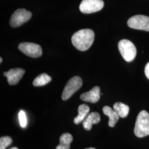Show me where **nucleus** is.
<instances>
[{"mask_svg":"<svg viewBox=\"0 0 149 149\" xmlns=\"http://www.w3.org/2000/svg\"><path fill=\"white\" fill-rule=\"evenodd\" d=\"M95 39L94 32L90 29H81L74 33L71 38L73 45L80 51H86L90 48Z\"/></svg>","mask_w":149,"mask_h":149,"instance_id":"nucleus-1","label":"nucleus"},{"mask_svg":"<svg viewBox=\"0 0 149 149\" xmlns=\"http://www.w3.org/2000/svg\"><path fill=\"white\" fill-rule=\"evenodd\" d=\"M134 132L138 138H143L149 135V114L142 111L138 114L135 124Z\"/></svg>","mask_w":149,"mask_h":149,"instance_id":"nucleus-2","label":"nucleus"},{"mask_svg":"<svg viewBox=\"0 0 149 149\" xmlns=\"http://www.w3.org/2000/svg\"><path fill=\"white\" fill-rule=\"evenodd\" d=\"M119 52L124 59L128 61H132L136 55V48L131 41L122 39L118 43Z\"/></svg>","mask_w":149,"mask_h":149,"instance_id":"nucleus-3","label":"nucleus"},{"mask_svg":"<svg viewBox=\"0 0 149 149\" xmlns=\"http://www.w3.org/2000/svg\"><path fill=\"white\" fill-rule=\"evenodd\" d=\"M82 85V80L79 76H74L68 82L64 88L62 99L63 101H66L72 96L74 93L79 90Z\"/></svg>","mask_w":149,"mask_h":149,"instance_id":"nucleus-4","label":"nucleus"},{"mask_svg":"<svg viewBox=\"0 0 149 149\" xmlns=\"http://www.w3.org/2000/svg\"><path fill=\"white\" fill-rule=\"evenodd\" d=\"M32 16V13L26 9H18L11 16L10 21V26L13 28L19 27L28 21Z\"/></svg>","mask_w":149,"mask_h":149,"instance_id":"nucleus-5","label":"nucleus"},{"mask_svg":"<svg viewBox=\"0 0 149 149\" xmlns=\"http://www.w3.org/2000/svg\"><path fill=\"white\" fill-rule=\"evenodd\" d=\"M130 28L149 32V17L144 15H135L130 18L127 22Z\"/></svg>","mask_w":149,"mask_h":149,"instance_id":"nucleus-6","label":"nucleus"},{"mask_svg":"<svg viewBox=\"0 0 149 149\" xmlns=\"http://www.w3.org/2000/svg\"><path fill=\"white\" fill-rule=\"evenodd\" d=\"M103 6L104 2L102 0H83L79 8L82 13L90 14L101 10Z\"/></svg>","mask_w":149,"mask_h":149,"instance_id":"nucleus-7","label":"nucleus"},{"mask_svg":"<svg viewBox=\"0 0 149 149\" xmlns=\"http://www.w3.org/2000/svg\"><path fill=\"white\" fill-rule=\"evenodd\" d=\"M18 48L22 53L34 58H39L42 55V49L37 44L24 42L19 44Z\"/></svg>","mask_w":149,"mask_h":149,"instance_id":"nucleus-8","label":"nucleus"},{"mask_svg":"<svg viewBox=\"0 0 149 149\" xmlns=\"http://www.w3.org/2000/svg\"><path fill=\"white\" fill-rule=\"evenodd\" d=\"M24 73L25 70L22 68H14L5 72L3 76L7 77L9 85H16L21 80Z\"/></svg>","mask_w":149,"mask_h":149,"instance_id":"nucleus-9","label":"nucleus"},{"mask_svg":"<svg viewBox=\"0 0 149 149\" xmlns=\"http://www.w3.org/2000/svg\"><path fill=\"white\" fill-rule=\"evenodd\" d=\"M100 88L98 86H95L90 91L81 94L80 98L82 101L95 103L100 99Z\"/></svg>","mask_w":149,"mask_h":149,"instance_id":"nucleus-10","label":"nucleus"},{"mask_svg":"<svg viewBox=\"0 0 149 149\" xmlns=\"http://www.w3.org/2000/svg\"><path fill=\"white\" fill-rule=\"evenodd\" d=\"M101 120V116L97 112H92L83 120L82 124L84 128L87 131L91 130L92 125L98 124Z\"/></svg>","mask_w":149,"mask_h":149,"instance_id":"nucleus-11","label":"nucleus"},{"mask_svg":"<svg viewBox=\"0 0 149 149\" xmlns=\"http://www.w3.org/2000/svg\"><path fill=\"white\" fill-rule=\"evenodd\" d=\"M103 112L109 118L108 125L110 127H114L120 117L118 114L114 109H113L112 108L109 106L104 107L103 108Z\"/></svg>","mask_w":149,"mask_h":149,"instance_id":"nucleus-12","label":"nucleus"},{"mask_svg":"<svg viewBox=\"0 0 149 149\" xmlns=\"http://www.w3.org/2000/svg\"><path fill=\"white\" fill-rule=\"evenodd\" d=\"M90 112V107L85 104H81L78 108L79 114L74 118V122L75 124H79L85 119Z\"/></svg>","mask_w":149,"mask_h":149,"instance_id":"nucleus-13","label":"nucleus"},{"mask_svg":"<svg viewBox=\"0 0 149 149\" xmlns=\"http://www.w3.org/2000/svg\"><path fill=\"white\" fill-rule=\"evenodd\" d=\"M73 140L72 136L69 133H64L60 137V144L56 149H70V144Z\"/></svg>","mask_w":149,"mask_h":149,"instance_id":"nucleus-14","label":"nucleus"},{"mask_svg":"<svg viewBox=\"0 0 149 149\" xmlns=\"http://www.w3.org/2000/svg\"><path fill=\"white\" fill-rule=\"evenodd\" d=\"M113 109L116 111L120 117H127L129 112V107L127 105L121 103L116 102L113 105Z\"/></svg>","mask_w":149,"mask_h":149,"instance_id":"nucleus-15","label":"nucleus"},{"mask_svg":"<svg viewBox=\"0 0 149 149\" xmlns=\"http://www.w3.org/2000/svg\"><path fill=\"white\" fill-rule=\"evenodd\" d=\"M52 81V77L47 74H42L38 76L33 82V85L35 87L45 85Z\"/></svg>","mask_w":149,"mask_h":149,"instance_id":"nucleus-16","label":"nucleus"},{"mask_svg":"<svg viewBox=\"0 0 149 149\" xmlns=\"http://www.w3.org/2000/svg\"><path fill=\"white\" fill-rule=\"evenodd\" d=\"M12 143V139L10 136H2L0 138V149H6Z\"/></svg>","mask_w":149,"mask_h":149,"instance_id":"nucleus-17","label":"nucleus"},{"mask_svg":"<svg viewBox=\"0 0 149 149\" xmlns=\"http://www.w3.org/2000/svg\"><path fill=\"white\" fill-rule=\"evenodd\" d=\"M19 124L22 128H25L27 125V117L25 112L23 111H21L19 114Z\"/></svg>","mask_w":149,"mask_h":149,"instance_id":"nucleus-18","label":"nucleus"},{"mask_svg":"<svg viewBox=\"0 0 149 149\" xmlns=\"http://www.w3.org/2000/svg\"><path fill=\"white\" fill-rule=\"evenodd\" d=\"M145 74L149 80V62L146 65L145 68Z\"/></svg>","mask_w":149,"mask_h":149,"instance_id":"nucleus-19","label":"nucleus"},{"mask_svg":"<svg viewBox=\"0 0 149 149\" xmlns=\"http://www.w3.org/2000/svg\"><path fill=\"white\" fill-rule=\"evenodd\" d=\"M96 149L95 148H86V149Z\"/></svg>","mask_w":149,"mask_h":149,"instance_id":"nucleus-20","label":"nucleus"},{"mask_svg":"<svg viewBox=\"0 0 149 149\" xmlns=\"http://www.w3.org/2000/svg\"><path fill=\"white\" fill-rule=\"evenodd\" d=\"M18 149L17 148H16V147H13V148H12L11 149Z\"/></svg>","mask_w":149,"mask_h":149,"instance_id":"nucleus-21","label":"nucleus"},{"mask_svg":"<svg viewBox=\"0 0 149 149\" xmlns=\"http://www.w3.org/2000/svg\"><path fill=\"white\" fill-rule=\"evenodd\" d=\"M0 62H1V63H2V58H0Z\"/></svg>","mask_w":149,"mask_h":149,"instance_id":"nucleus-22","label":"nucleus"}]
</instances>
